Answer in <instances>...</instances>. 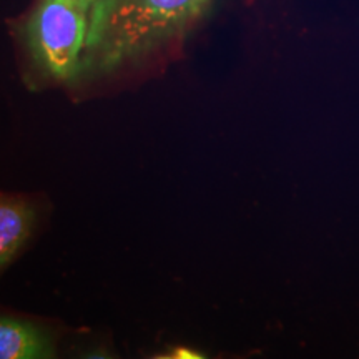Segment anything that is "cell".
Wrapping results in <instances>:
<instances>
[{
    "label": "cell",
    "mask_w": 359,
    "mask_h": 359,
    "mask_svg": "<svg viewBox=\"0 0 359 359\" xmlns=\"http://www.w3.org/2000/svg\"><path fill=\"white\" fill-rule=\"evenodd\" d=\"M213 0H95L79 79L111 75L182 40Z\"/></svg>",
    "instance_id": "cell-1"
},
{
    "label": "cell",
    "mask_w": 359,
    "mask_h": 359,
    "mask_svg": "<svg viewBox=\"0 0 359 359\" xmlns=\"http://www.w3.org/2000/svg\"><path fill=\"white\" fill-rule=\"evenodd\" d=\"M90 7L83 0H39L22 25L32 75L45 83L79 80Z\"/></svg>",
    "instance_id": "cell-2"
},
{
    "label": "cell",
    "mask_w": 359,
    "mask_h": 359,
    "mask_svg": "<svg viewBox=\"0 0 359 359\" xmlns=\"http://www.w3.org/2000/svg\"><path fill=\"white\" fill-rule=\"evenodd\" d=\"M55 354L57 338L47 325L0 311V359H48Z\"/></svg>",
    "instance_id": "cell-3"
},
{
    "label": "cell",
    "mask_w": 359,
    "mask_h": 359,
    "mask_svg": "<svg viewBox=\"0 0 359 359\" xmlns=\"http://www.w3.org/2000/svg\"><path fill=\"white\" fill-rule=\"evenodd\" d=\"M39 222L32 198L0 193V273L20 255Z\"/></svg>",
    "instance_id": "cell-4"
},
{
    "label": "cell",
    "mask_w": 359,
    "mask_h": 359,
    "mask_svg": "<svg viewBox=\"0 0 359 359\" xmlns=\"http://www.w3.org/2000/svg\"><path fill=\"white\" fill-rule=\"evenodd\" d=\"M167 358H175V359H193V358H203L201 354H198L193 349H187V348H177L175 351L167 354Z\"/></svg>",
    "instance_id": "cell-5"
},
{
    "label": "cell",
    "mask_w": 359,
    "mask_h": 359,
    "mask_svg": "<svg viewBox=\"0 0 359 359\" xmlns=\"http://www.w3.org/2000/svg\"><path fill=\"white\" fill-rule=\"evenodd\" d=\"M83 2H85V4H87V6H88V7H92V4H93V2H95V0H83Z\"/></svg>",
    "instance_id": "cell-6"
}]
</instances>
